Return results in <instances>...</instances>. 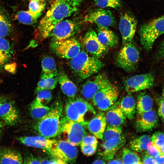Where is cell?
Here are the masks:
<instances>
[{"label":"cell","mask_w":164,"mask_h":164,"mask_svg":"<svg viewBox=\"0 0 164 164\" xmlns=\"http://www.w3.org/2000/svg\"><path fill=\"white\" fill-rule=\"evenodd\" d=\"M84 0H53L46 14L40 21L36 31V41L47 38L55 26L76 12Z\"/></svg>","instance_id":"cell-1"},{"label":"cell","mask_w":164,"mask_h":164,"mask_svg":"<svg viewBox=\"0 0 164 164\" xmlns=\"http://www.w3.org/2000/svg\"><path fill=\"white\" fill-rule=\"evenodd\" d=\"M69 65L76 75L82 80L87 79L97 73L104 65L98 58L89 55L83 50L70 59Z\"/></svg>","instance_id":"cell-2"},{"label":"cell","mask_w":164,"mask_h":164,"mask_svg":"<svg viewBox=\"0 0 164 164\" xmlns=\"http://www.w3.org/2000/svg\"><path fill=\"white\" fill-rule=\"evenodd\" d=\"M63 111L62 103L57 101L50 108L48 113L38 120L36 128L39 134L48 138L58 136Z\"/></svg>","instance_id":"cell-3"},{"label":"cell","mask_w":164,"mask_h":164,"mask_svg":"<svg viewBox=\"0 0 164 164\" xmlns=\"http://www.w3.org/2000/svg\"><path fill=\"white\" fill-rule=\"evenodd\" d=\"M164 33V15L142 25L138 30L141 43L146 50L151 49L156 39Z\"/></svg>","instance_id":"cell-4"},{"label":"cell","mask_w":164,"mask_h":164,"mask_svg":"<svg viewBox=\"0 0 164 164\" xmlns=\"http://www.w3.org/2000/svg\"><path fill=\"white\" fill-rule=\"evenodd\" d=\"M65 111L67 118L84 126L87 125L88 123L84 119L85 114L88 111L96 114L95 110L90 103L78 97L70 99L65 105Z\"/></svg>","instance_id":"cell-5"},{"label":"cell","mask_w":164,"mask_h":164,"mask_svg":"<svg viewBox=\"0 0 164 164\" xmlns=\"http://www.w3.org/2000/svg\"><path fill=\"white\" fill-rule=\"evenodd\" d=\"M84 126L70 120L66 117L62 118L58 135L64 141L75 146L80 145L84 137L87 135Z\"/></svg>","instance_id":"cell-6"},{"label":"cell","mask_w":164,"mask_h":164,"mask_svg":"<svg viewBox=\"0 0 164 164\" xmlns=\"http://www.w3.org/2000/svg\"><path fill=\"white\" fill-rule=\"evenodd\" d=\"M116 56L118 65L127 72L133 71L136 68L139 57V51L132 41L124 45Z\"/></svg>","instance_id":"cell-7"},{"label":"cell","mask_w":164,"mask_h":164,"mask_svg":"<svg viewBox=\"0 0 164 164\" xmlns=\"http://www.w3.org/2000/svg\"><path fill=\"white\" fill-rule=\"evenodd\" d=\"M50 47L58 56L67 59L74 58L81 51L80 45L74 38L53 41Z\"/></svg>","instance_id":"cell-8"},{"label":"cell","mask_w":164,"mask_h":164,"mask_svg":"<svg viewBox=\"0 0 164 164\" xmlns=\"http://www.w3.org/2000/svg\"><path fill=\"white\" fill-rule=\"evenodd\" d=\"M119 94L117 88L111 84L97 92L92 99V102L99 110L105 111L116 101Z\"/></svg>","instance_id":"cell-9"},{"label":"cell","mask_w":164,"mask_h":164,"mask_svg":"<svg viewBox=\"0 0 164 164\" xmlns=\"http://www.w3.org/2000/svg\"><path fill=\"white\" fill-rule=\"evenodd\" d=\"M78 150L76 147L64 140L57 141L48 153L53 157L65 162L66 163H73L77 157Z\"/></svg>","instance_id":"cell-10"},{"label":"cell","mask_w":164,"mask_h":164,"mask_svg":"<svg viewBox=\"0 0 164 164\" xmlns=\"http://www.w3.org/2000/svg\"><path fill=\"white\" fill-rule=\"evenodd\" d=\"M154 81V77L151 73L135 75L125 80V89L129 94L143 91L151 88Z\"/></svg>","instance_id":"cell-11"},{"label":"cell","mask_w":164,"mask_h":164,"mask_svg":"<svg viewBox=\"0 0 164 164\" xmlns=\"http://www.w3.org/2000/svg\"><path fill=\"white\" fill-rule=\"evenodd\" d=\"M111 84L105 74H99L84 84L81 88V94L87 100L92 99L97 92Z\"/></svg>","instance_id":"cell-12"},{"label":"cell","mask_w":164,"mask_h":164,"mask_svg":"<svg viewBox=\"0 0 164 164\" xmlns=\"http://www.w3.org/2000/svg\"><path fill=\"white\" fill-rule=\"evenodd\" d=\"M83 21L84 22L96 24L97 26L108 27L114 26L116 21L112 12L109 10L99 9L86 15Z\"/></svg>","instance_id":"cell-13"},{"label":"cell","mask_w":164,"mask_h":164,"mask_svg":"<svg viewBox=\"0 0 164 164\" xmlns=\"http://www.w3.org/2000/svg\"><path fill=\"white\" fill-rule=\"evenodd\" d=\"M137 26V21L131 14L125 13L121 17L119 24V31L124 45L132 41Z\"/></svg>","instance_id":"cell-14"},{"label":"cell","mask_w":164,"mask_h":164,"mask_svg":"<svg viewBox=\"0 0 164 164\" xmlns=\"http://www.w3.org/2000/svg\"><path fill=\"white\" fill-rule=\"evenodd\" d=\"M77 28V25L73 20H63L55 26L50 36L53 41L65 39L71 37L76 32Z\"/></svg>","instance_id":"cell-15"},{"label":"cell","mask_w":164,"mask_h":164,"mask_svg":"<svg viewBox=\"0 0 164 164\" xmlns=\"http://www.w3.org/2000/svg\"><path fill=\"white\" fill-rule=\"evenodd\" d=\"M0 119L5 125H15L19 121L20 114L15 101L9 98L0 107Z\"/></svg>","instance_id":"cell-16"},{"label":"cell","mask_w":164,"mask_h":164,"mask_svg":"<svg viewBox=\"0 0 164 164\" xmlns=\"http://www.w3.org/2000/svg\"><path fill=\"white\" fill-rule=\"evenodd\" d=\"M83 42L87 52L92 56L99 58L103 56L108 50L100 43L97 34L92 29H90L85 34Z\"/></svg>","instance_id":"cell-17"},{"label":"cell","mask_w":164,"mask_h":164,"mask_svg":"<svg viewBox=\"0 0 164 164\" xmlns=\"http://www.w3.org/2000/svg\"><path fill=\"white\" fill-rule=\"evenodd\" d=\"M137 116L135 127L139 132L150 131L158 125V118L156 112L153 109Z\"/></svg>","instance_id":"cell-18"},{"label":"cell","mask_w":164,"mask_h":164,"mask_svg":"<svg viewBox=\"0 0 164 164\" xmlns=\"http://www.w3.org/2000/svg\"><path fill=\"white\" fill-rule=\"evenodd\" d=\"M17 140L28 146L41 149L48 153L54 147L57 141L51 139L41 135L19 137Z\"/></svg>","instance_id":"cell-19"},{"label":"cell","mask_w":164,"mask_h":164,"mask_svg":"<svg viewBox=\"0 0 164 164\" xmlns=\"http://www.w3.org/2000/svg\"><path fill=\"white\" fill-rule=\"evenodd\" d=\"M106 111L105 116L108 125L121 126L125 123L126 117L121 108L119 101H116Z\"/></svg>","instance_id":"cell-20"},{"label":"cell","mask_w":164,"mask_h":164,"mask_svg":"<svg viewBox=\"0 0 164 164\" xmlns=\"http://www.w3.org/2000/svg\"><path fill=\"white\" fill-rule=\"evenodd\" d=\"M88 130L97 138L103 139V135L107 126L105 114L102 111L99 112L89 122L87 125Z\"/></svg>","instance_id":"cell-21"},{"label":"cell","mask_w":164,"mask_h":164,"mask_svg":"<svg viewBox=\"0 0 164 164\" xmlns=\"http://www.w3.org/2000/svg\"><path fill=\"white\" fill-rule=\"evenodd\" d=\"M125 142V137L117 142L104 141L101 145L98 154L103 159L108 161L113 159L116 152L124 145Z\"/></svg>","instance_id":"cell-22"},{"label":"cell","mask_w":164,"mask_h":164,"mask_svg":"<svg viewBox=\"0 0 164 164\" xmlns=\"http://www.w3.org/2000/svg\"><path fill=\"white\" fill-rule=\"evenodd\" d=\"M97 36L101 44L108 50L115 47L118 43V36L108 27L98 26Z\"/></svg>","instance_id":"cell-23"},{"label":"cell","mask_w":164,"mask_h":164,"mask_svg":"<svg viewBox=\"0 0 164 164\" xmlns=\"http://www.w3.org/2000/svg\"><path fill=\"white\" fill-rule=\"evenodd\" d=\"M14 53L13 46L10 41L5 37H0V71L5 68Z\"/></svg>","instance_id":"cell-24"},{"label":"cell","mask_w":164,"mask_h":164,"mask_svg":"<svg viewBox=\"0 0 164 164\" xmlns=\"http://www.w3.org/2000/svg\"><path fill=\"white\" fill-rule=\"evenodd\" d=\"M23 159L18 150L12 148L0 147V163L22 164Z\"/></svg>","instance_id":"cell-25"},{"label":"cell","mask_w":164,"mask_h":164,"mask_svg":"<svg viewBox=\"0 0 164 164\" xmlns=\"http://www.w3.org/2000/svg\"><path fill=\"white\" fill-rule=\"evenodd\" d=\"M58 82L63 92L70 99L75 97L77 88L74 84L63 71L58 73Z\"/></svg>","instance_id":"cell-26"},{"label":"cell","mask_w":164,"mask_h":164,"mask_svg":"<svg viewBox=\"0 0 164 164\" xmlns=\"http://www.w3.org/2000/svg\"><path fill=\"white\" fill-rule=\"evenodd\" d=\"M42 72L41 79L50 78L57 76L58 72L54 59L46 56L44 58L41 62Z\"/></svg>","instance_id":"cell-27"},{"label":"cell","mask_w":164,"mask_h":164,"mask_svg":"<svg viewBox=\"0 0 164 164\" xmlns=\"http://www.w3.org/2000/svg\"><path fill=\"white\" fill-rule=\"evenodd\" d=\"M120 105L125 115L128 119L132 120L136 114V102L131 95L124 97L119 101Z\"/></svg>","instance_id":"cell-28"},{"label":"cell","mask_w":164,"mask_h":164,"mask_svg":"<svg viewBox=\"0 0 164 164\" xmlns=\"http://www.w3.org/2000/svg\"><path fill=\"white\" fill-rule=\"evenodd\" d=\"M153 101L145 92H140L137 95L136 113L137 116L152 109Z\"/></svg>","instance_id":"cell-29"},{"label":"cell","mask_w":164,"mask_h":164,"mask_svg":"<svg viewBox=\"0 0 164 164\" xmlns=\"http://www.w3.org/2000/svg\"><path fill=\"white\" fill-rule=\"evenodd\" d=\"M122 132L121 126L108 125L103 135L104 141L113 142H118L125 137Z\"/></svg>","instance_id":"cell-30"},{"label":"cell","mask_w":164,"mask_h":164,"mask_svg":"<svg viewBox=\"0 0 164 164\" xmlns=\"http://www.w3.org/2000/svg\"><path fill=\"white\" fill-rule=\"evenodd\" d=\"M151 137L149 135H144L133 138L130 142L131 149L138 152H145L147 150V145L151 142Z\"/></svg>","instance_id":"cell-31"},{"label":"cell","mask_w":164,"mask_h":164,"mask_svg":"<svg viewBox=\"0 0 164 164\" xmlns=\"http://www.w3.org/2000/svg\"><path fill=\"white\" fill-rule=\"evenodd\" d=\"M29 108L32 117L37 120L46 115L50 110V107L35 99L30 104Z\"/></svg>","instance_id":"cell-32"},{"label":"cell","mask_w":164,"mask_h":164,"mask_svg":"<svg viewBox=\"0 0 164 164\" xmlns=\"http://www.w3.org/2000/svg\"><path fill=\"white\" fill-rule=\"evenodd\" d=\"M45 0H30L28 12L37 19L41 15L45 6Z\"/></svg>","instance_id":"cell-33"},{"label":"cell","mask_w":164,"mask_h":164,"mask_svg":"<svg viewBox=\"0 0 164 164\" xmlns=\"http://www.w3.org/2000/svg\"><path fill=\"white\" fill-rule=\"evenodd\" d=\"M123 164H142L140 157L135 152L128 148H124L122 151Z\"/></svg>","instance_id":"cell-34"},{"label":"cell","mask_w":164,"mask_h":164,"mask_svg":"<svg viewBox=\"0 0 164 164\" xmlns=\"http://www.w3.org/2000/svg\"><path fill=\"white\" fill-rule=\"evenodd\" d=\"M58 82V76L50 78L41 79L38 82L35 93L43 90H52L56 87Z\"/></svg>","instance_id":"cell-35"},{"label":"cell","mask_w":164,"mask_h":164,"mask_svg":"<svg viewBox=\"0 0 164 164\" xmlns=\"http://www.w3.org/2000/svg\"><path fill=\"white\" fill-rule=\"evenodd\" d=\"M11 25L6 16L0 11V37H5L11 32Z\"/></svg>","instance_id":"cell-36"},{"label":"cell","mask_w":164,"mask_h":164,"mask_svg":"<svg viewBox=\"0 0 164 164\" xmlns=\"http://www.w3.org/2000/svg\"><path fill=\"white\" fill-rule=\"evenodd\" d=\"M17 20L21 23L25 25L32 24L35 22L37 19L34 17L28 11L19 12L16 15Z\"/></svg>","instance_id":"cell-37"},{"label":"cell","mask_w":164,"mask_h":164,"mask_svg":"<svg viewBox=\"0 0 164 164\" xmlns=\"http://www.w3.org/2000/svg\"><path fill=\"white\" fill-rule=\"evenodd\" d=\"M96 5L99 7L104 9L110 7L117 9L121 6V0H94Z\"/></svg>","instance_id":"cell-38"},{"label":"cell","mask_w":164,"mask_h":164,"mask_svg":"<svg viewBox=\"0 0 164 164\" xmlns=\"http://www.w3.org/2000/svg\"><path fill=\"white\" fill-rule=\"evenodd\" d=\"M50 90H43L37 93L35 100L44 105L50 103L52 98V95Z\"/></svg>","instance_id":"cell-39"},{"label":"cell","mask_w":164,"mask_h":164,"mask_svg":"<svg viewBox=\"0 0 164 164\" xmlns=\"http://www.w3.org/2000/svg\"><path fill=\"white\" fill-rule=\"evenodd\" d=\"M151 138V142L159 149H160L164 145V133L163 132H155Z\"/></svg>","instance_id":"cell-40"},{"label":"cell","mask_w":164,"mask_h":164,"mask_svg":"<svg viewBox=\"0 0 164 164\" xmlns=\"http://www.w3.org/2000/svg\"><path fill=\"white\" fill-rule=\"evenodd\" d=\"M81 149L83 153L87 156H91L95 152L97 145H80Z\"/></svg>","instance_id":"cell-41"},{"label":"cell","mask_w":164,"mask_h":164,"mask_svg":"<svg viewBox=\"0 0 164 164\" xmlns=\"http://www.w3.org/2000/svg\"><path fill=\"white\" fill-rule=\"evenodd\" d=\"M97 138L94 135L85 136L83 139L80 145H97Z\"/></svg>","instance_id":"cell-42"},{"label":"cell","mask_w":164,"mask_h":164,"mask_svg":"<svg viewBox=\"0 0 164 164\" xmlns=\"http://www.w3.org/2000/svg\"><path fill=\"white\" fill-rule=\"evenodd\" d=\"M147 148V150L145 153L154 158L160 153V149L155 146L151 142L148 144Z\"/></svg>","instance_id":"cell-43"},{"label":"cell","mask_w":164,"mask_h":164,"mask_svg":"<svg viewBox=\"0 0 164 164\" xmlns=\"http://www.w3.org/2000/svg\"><path fill=\"white\" fill-rule=\"evenodd\" d=\"M39 160L40 164H66L63 160L54 157L46 159H40Z\"/></svg>","instance_id":"cell-44"},{"label":"cell","mask_w":164,"mask_h":164,"mask_svg":"<svg viewBox=\"0 0 164 164\" xmlns=\"http://www.w3.org/2000/svg\"><path fill=\"white\" fill-rule=\"evenodd\" d=\"M158 114L164 123V99L161 97L158 100Z\"/></svg>","instance_id":"cell-45"},{"label":"cell","mask_w":164,"mask_h":164,"mask_svg":"<svg viewBox=\"0 0 164 164\" xmlns=\"http://www.w3.org/2000/svg\"><path fill=\"white\" fill-rule=\"evenodd\" d=\"M25 164H40L39 160L31 154L27 155L23 160Z\"/></svg>","instance_id":"cell-46"},{"label":"cell","mask_w":164,"mask_h":164,"mask_svg":"<svg viewBox=\"0 0 164 164\" xmlns=\"http://www.w3.org/2000/svg\"><path fill=\"white\" fill-rule=\"evenodd\" d=\"M141 162L142 164H155L154 157L146 153L143 155Z\"/></svg>","instance_id":"cell-47"},{"label":"cell","mask_w":164,"mask_h":164,"mask_svg":"<svg viewBox=\"0 0 164 164\" xmlns=\"http://www.w3.org/2000/svg\"><path fill=\"white\" fill-rule=\"evenodd\" d=\"M155 164L164 163V155L159 154L154 158Z\"/></svg>","instance_id":"cell-48"},{"label":"cell","mask_w":164,"mask_h":164,"mask_svg":"<svg viewBox=\"0 0 164 164\" xmlns=\"http://www.w3.org/2000/svg\"><path fill=\"white\" fill-rule=\"evenodd\" d=\"M107 162L108 164H122V161L119 159H111Z\"/></svg>","instance_id":"cell-49"},{"label":"cell","mask_w":164,"mask_h":164,"mask_svg":"<svg viewBox=\"0 0 164 164\" xmlns=\"http://www.w3.org/2000/svg\"><path fill=\"white\" fill-rule=\"evenodd\" d=\"M9 98L7 96H0V107L2 104L8 100Z\"/></svg>","instance_id":"cell-50"},{"label":"cell","mask_w":164,"mask_h":164,"mask_svg":"<svg viewBox=\"0 0 164 164\" xmlns=\"http://www.w3.org/2000/svg\"><path fill=\"white\" fill-rule=\"evenodd\" d=\"M93 164H104L105 162L103 160L101 159H97L94 161L93 163Z\"/></svg>","instance_id":"cell-51"},{"label":"cell","mask_w":164,"mask_h":164,"mask_svg":"<svg viewBox=\"0 0 164 164\" xmlns=\"http://www.w3.org/2000/svg\"><path fill=\"white\" fill-rule=\"evenodd\" d=\"M4 125L5 124L0 119V136L2 133Z\"/></svg>","instance_id":"cell-52"},{"label":"cell","mask_w":164,"mask_h":164,"mask_svg":"<svg viewBox=\"0 0 164 164\" xmlns=\"http://www.w3.org/2000/svg\"><path fill=\"white\" fill-rule=\"evenodd\" d=\"M161 55H162V56H164V39L161 45Z\"/></svg>","instance_id":"cell-53"},{"label":"cell","mask_w":164,"mask_h":164,"mask_svg":"<svg viewBox=\"0 0 164 164\" xmlns=\"http://www.w3.org/2000/svg\"><path fill=\"white\" fill-rule=\"evenodd\" d=\"M160 154L164 155V145L160 149Z\"/></svg>","instance_id":"cell-54"},{"label":"cell","mask_w":164,"mask_h":164,"mask_svg":"<svg viewBox=\"0 0 164 164\" xmlns=\"http://www.w3.org/2000/svg\"><path fill=\"white\" fill-rule=\"evenodd\" d=\"M162 97L164 99V87L163 88L162 92Z\"/></svg>","instance_id":"cell-55"}]
</instances>
